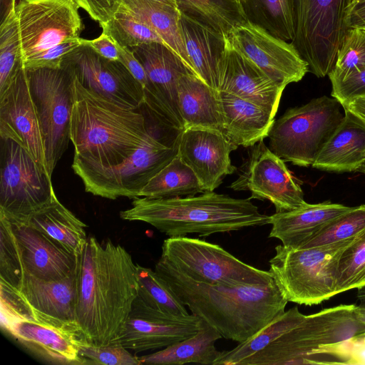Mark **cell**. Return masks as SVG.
I'll return each instance as SVG.
<instances>
[{"label":"cell","mask_w":365,"mask_h":365,"mask_svg":"<svg viewBox=\"0 0 365 365\" xmlns=\"http://www.w3.org/2000/svg\"><path fill=\"white\" fill-rule=\"evenodd\" d=\"M80 356L84 364L139 365L138 356H133L121 344L111 341L103 346H95L83 340Z\"/></svg>","instance_id":"ee69618b"},{"label":"cell","mask_w":365,"mask_h":365,"mask_svg":"<svg viewBox=\"0 0 365 365\" xmlns=\"http://www.w3.org/2000/svg\"><path fill=\"white\" fill-rule=\"evenodd\" d=\"M16 0H0L1 22L15 8Z\"/></svg>","instance_id":"db71d44e"},{"label":"cell","mask_w":365,"mask_h":365,"mask_svg":"<svg viewBox=\"0 0 365 365\" xmlns=\"http://www.w3.org/2000/svg\"><path fill=\"white\" fill-rule=\"evenodd\" d=\"M180 13L228 37L247 21L240 3L234 0H175Z\"/></svg>","instance_id":"d6a6232c"},{"label":"cell","mask_w":365,"mask_h":365,"mask_svg":"<svg viewBox=\"0 0 365 365\" xmlns=\"http://www.w3.org/2000/svg\"><path fill=\"white\" fill-rule=\"evenodd\" d=\"M160 257L197 282L237 286L275 281L269 271L246 264L220 246L198 238L175 236L165 240Z\"/></svg>","instance_id":"9c48e42d"},{"label":"cell","mask_w":365,"mask_h":365,"mask_svg":"<svg viewBox=\"0 0 365 365\" xmlns=\"http://www.w3.org/2000/svg\"><path fill=\"white\" fill-rule=\"evenodd\" d=\"M178 143H164L151 133L122 163L108 168L80 169L74 172L82 180L87 192L110 200L120 197L133 199L176 156Z\"/></svg>","instance_id":"7c38bea8"},{"label":"cell","mask_w":365,"mask_h":365,"mask_svg":"<svg viewBox=\"0 0 365 365\" xmlns=\"http://www.w3.org/2000/svg\"><path fill=\"white\" fill-rule=\"evenodd\" d=\"M284 88L233 48L227 39L220 63L219 91L250 101L275 117Z\"/></svg>","instance_id":"44dd1931"},{"label":"cell","mask_w":365,"mask_h":365,"mask_svg":"<svg viewBox=\"0 0 365 365\" xmlns=\"http://www.w3.org/2000/svg\"><path fill=\"white\" fill-rule=\"evenodd\" d=\"M0 137L18 143L46 168L41 123L24 67L0 96Z\"/></svg>","instance_id":"d6986e66"},{"label":"cell","mask_w":365,"mask_h":365,"mask_svg":"<svg viewBox=\"0 0 365 365\" xmlns=\"http://www.w3.org/2000/svg\"><path fill=\"white\" fill-rule=\"evenodd\" d=\"M130 50L143 66L148 81L143 106L159 123L181 132L184 124L178 108V83L181 76L192 73L161 43H143Z\"/></svg>","instance_id":"5bb4252c"},{"label":"cell","mask_w":365,"mask_h":365,"mask_svg":"<svg viewBox=\"0 0 365 365\" xmlns=\"http://www.w3.org/2000/svg\"><path fill=\"white\" fill-rule=\"evenodd\" d=\"M222 133L235 145L252 147L268 137L274 116L257 105L219 91Z\"/></svg>","instance_id":"83f0119b"},{"label":"cell","mask_w":365,"mask_h":365,"mask_svg":"<svg viewBox=\"0 0 365 365\" xmlns=\"http://www.w3.org/2000/svg\"><path fill=\"white\" fill-rule=\"evenodd\" d=\"M0 214L26 222L56 195L51 176L21 146L1 138Z\"/></svg>","instance_id":"30bf717a"},{"label":"cell","mask_w":365,"mask_h":365,"mask_svg":"<svg viewBox=\"0 0 365 365\" xmlns=\"http://www.w3.org/2000/svg\"><path fill=\"white\" fill-rule=\"evenodd\" d=\"M99 25L110 20L120 4L118 0H72Z\"/></svg>","instance_id":"7dc6e473"},{"label":"cell","mask_w":365,"mask_h":365,"mask_svg":"<svg viewBox=\"0 0 365 365\" xmlns=\"http://www.w3.org/2000/svg\"><path fill=\"white\" fill-rule=\"evenodd\" d=\"M81 44L91 47L102 57L110 61H119L118 48L113 39L106 34L102 32L99 37L93 40L81 38Z\"/></svg>","instance_id":"681fc988"},{"label":"cell","mask_w":365,"mask_h":365,"mask_svg":"<svg viewBox=\"0 0 365 365\" xmlns=\"http://www.w3.org/2000/svg\"><path fill=\"white\" fill-rule=\"evenodd\" d=\"M227 39L233 48L282 87L301 81L309 72L307 63L292 43L249 21L235 28Z\"/></svg>","instance_id":"e0dca14e"},{"label":"cell","mask_w":365,"mask_h":365,"mask_svg":"<svg viewBox=\"0 0 365 365\" xmlns=\"http://www.w3.org/2000/svg\"><path fill=\"white\" fill-rule=\"evenodd\" d=\"M113 42L118 51L119 61L126 67L133 76L142 85L145 91L148 86V81L143 66L130 48L122 47L115 41H113Z\"/></svg>","instance_id":"c3c4849f"},{"label":"cell","mask_w":365,"mask_h":365,"mask_svg":"<svg viewBox=\"0 0 365 365\" xmlns=\"http://www.w3.org/2000/svg\"></svg>","instance_id":"6125c7cd"},{"label":"cell","mask_w":365,"mask_h":365,"mask_svg":"<svg viewBox=\"0 0 365 365\" xmlns=\"http://www.w3.org/2000/svg\"><path fill=\"white\" fill-rule=\"evenodd\" d=\"M204 192L195 173L176 155L145 185L138 197L172 198L195 195Z\"/></svg>","instance_id":"836d02e7"},{"label":"cell","mask_w":365,"mask_h":365,"mask_svg":"<svg viewBox=\"0 0 365 365\" xmlns=\"http://www.w3.org/2000/svg\"><path fill=\"white\" fill-rule=\"evenodd\" d=\"M138 294L133 306L149 309L168 315H189L170 287L155 270L136 264Z\"/></svg>","instance_id":"d590c367"},{"label":"cell","mask_w":365,"mask_h":365,"mask_svg":"<svg viewBox=\"0 0 365 365\" xmlns=\"http://www.w3.org/2000/svg\"><path fill=\"white\" fill-rule=\"evenodd\" d=\"M118 1L120 2V3L122 2V1H123V0H118Z\"/></svg>","instance_id":"680465c9"},{"label":"cell","mask_w":365,"mask_h":365,"mask_svg":"<svg viewBox=\"0 0 365 365\" xmlns=\"http://www.w3.org/2000/svg\"><path fill=\"white\" fill-rule=\"evenodd\" d=\"M357 297L361 302L360 306L365 307V287L358 289Z\"/></svg>","instance_id":"11a10c76"},{"label":"cell","mask_w":365,"mask_h":365,"mask_svg":"<svg viewBox=\"0 0 365 365\" xmlns=\"http://www.w3.org/2000/svg\"><path fill=\"white\" fill-rule=\"evenodd\" d=\"M23 222L76 256L82 253L88 240L86 225L61 203L57 197Z\"/></svg>","instance_id":"f546056e"},{"label":"cell","mask_w":365,"mask_h":365,"mask_svg":"<svg viewBox=\"0 0 365 365\" xmlns=\"http://www.w3.org/2000/svg\"><path fill=\"white\" fill-rule=\"evenodd\" d=\"M342 106L327 96L289 108L274 120L269 133V148L284 162L312 165L324 145L344 119Z\"/></svg>","instance_id":"52a82bcc"},{"label":"cell","mask_w":365,"mask_h":365,"mask_svg":"<svg viewBox=\"0 0 365 365\" xmlns=\"http://www.w3.org/2000/svg\"><path fill=\"white\" fill-rule=\"evenodd\" d=\"M22 68L20 40L14 9L0 26V96L9 90Z\"/></svg>","instance_id":"f35d334b"},{"label":"cell","mask_w":365,"mask_h":365,"mask_svg":"<svg viewBox=\"0 0 365 365\" xmlns=\"http://www.w3.org/2000/svg\"><path fill=\"white\" fill-rule=\"evenodd\" d=\"M234 1H239V2H240V0H234Z\"/></svg>","instance_id":"91938a15"},{"label":"cell","mask_w":365,"mask_h":365,"mask_svg":"<svg viewBox=\"0 0 365 365\" xmlns=\"http://www.w3.org/2000/svg\"><path fill=\"white\" fill-rule=\"evenodd\" d=\"M155 271L192 314L222 337L242 343L284 312L288 300L274 281L224 286L193 280L160 257Z\"/></svg>","instance_id":"7a4b0ae2"},{"label":"cell","mask_w":365,"mask_h":365,"mask_svg":"<svg viewBox=\"0 0 365 365\" xmlns=\"http://www.w3.org/2000/svg\"><path fill=\"white\" fill-rule=\"evenodd\" d=\"M364 2H365V0H354L351 5H354L356 4H361V3H364Z\"/></svg>","instance_id":"6f0895ef"},{"label":"cell","mask_w":365,"mask_h":365,"mask_svg":"<svg viewBox=\"0 0 365 365\" xmlns=\"http://www.w3.org/2000/svg\"><path fill=\"white\" fill-rule=\"evenodd\" d=\"M353 240L307 248L277 245L269 271L288 302L319 304L336 295L339 261Z\"/></svg>","instance_id":"8992f818"},{"label":"cell","mask_w":365,"mask_h":365,"mask_svg":"<svg viewBox=\"0 0 365 365\" xmlns=\"http://www.w3.org/2000/svg\"><path fill=\"white\" fill-rule=\"evenodd\" d=\"M297 307L284 311L252 337L234 349L221 351L214 365H240L249 356L266 347L279 336L299 324L304 318Z\"/></svg>","instance_id":"8d00e7d4"},{"label":"cell","mask_w":365,"mask_h":365,"mask_svg":"<svg viewBox=\"0 0 365 365\" xmlns=\"http://www.w3.org/2000/svg\"><path fill=\"white\" fill-rule=\"evenodd\" d=\"M346 24L348 29H365V2L351 5L347 9Z\"/></svg>","instance_id":"f907efd6"},{"label":"cell","mask_w":365,"mask_h":365,"mask_svg":"<svg viewBox=\"0 0 365 365\" xmlns=\"http://www.w3.org/2000/svg\"><path fill=\"white\" fill-rule=\"evenodd\" d=\"M6 331L46 361L58 364H84L80 344L85 340L78 325H57L26 319Z\"/></svg>","instance_id":"7402d4cb"},{"label":"cell","mask_w":365,"mask_h":365,"mask_svg":"<svg viewBox=\"0 0 365 365\" xmlns=\"http://www.w3.org/2000/svg\"><path fill=\"white\" fill-rule=\"evenodd\" d=\"M120 4L150 26L192 73L180 29V12L178 8L153 0H123Z\"/></svg>","instance_id":"1f68e13d"},{"label":"cell","mask_w":365,"mask_h":365,"mask_svg":"<svg viewBox=\"0 0 365 365\" xmlns=\"http://www.w3.org/2000/svg\"><path fill=\"white\" fill-rule=\"evenodd\" d=\"M179 24L192 73L219 91L220 68L227 37L182 13Z\"/></svg>","instance_id":"484cf974"},{"label":"cell","mask_w":365,"mask_h":365,"mask_svg":"<svg viewBox=\"0 0 365 365\" xmlns=\"http://www.w3.org/2000/svg\"><path fill=\"white\" fill-rule=\"evenodd\" d=\"M352 207L326 201L275 212L269 216L268 224L272 225L269 237L279 240L284 247L298 248L324 226Z\"/></svg>","instance_id":"d4e9b609"},{"label":"cell","mask_w":365,"mask_h":365,"mask_svg":"<svg viewBox=\"0 0 365 365\" xmlns=\"http://www.w3.org/2000/svg\"><path fill=\"white\" fill-rule=\"evenodd\" d=\"M71 76L72 169L108 168L122 163L151 135L144 115L85 88Z\"/></svg>","instance_id":"3957f363"},{"label":"cell","mask_w":365,"mask_h":365,"mask_svg":"<svg viewBox=\"0 0 365 365\" xmlns=\"http://www.w3.org/2000/svg\"><path fill=\"white\" fill-rule=\"evenodd\" d=\"M365 163V123L349 110L312 165L321 170L356 172Z\"/></svg>","instance_id":"4316f807"},{"label":"cell","mask_w":365,"mask_h":365,"mask_svg":"<svg viewBox=\"0 0 365 365\" xmlns=\"http://www.w3.org/2000/svg\"><path fill=\"white\" fill-rule=\"evenodd\" d=\"M10 222L21 247L26 273L44 280H60L76 274L78 256L26 223Z\"/></svg>","instance_id":"cb8c5ba5"},{"label":"cell","mask_w":365,"mask_h":365,"mask_svg":"<svg viewBox=\"0 0 365 365\" xmlns=\"http://www.w3.org/2000/svg\"><path fill=\"white\" fill-rule=\"evenodd\" d=\"M349 364H365V334L354 339Z\"/></svg>","instance_id":"816d5d0a"},{"label":"cell","mask_w":365,"mask_h":365,"mask_svg":"<svg viewBox=\"0 0 365 365\" xmlns=\"http://www.w3.org/2000/svg\"><path fill=\"white\" fill-rule=\"evenodd\" d=\"M18 292L33 319L58 325L77 324L76 274L60 280H44L25 272Z\"/></svg>","instance_id":"603a6c76"},{"label":"cell","mask_w":365,"mask_h":365,"mask_svg":"<svg viewBox=\"0 0 365 365\" xmlns=\"http://www.w3.org/2000/svg\"><path fill=\"white\" fill-rule=\"evenodd\" d=\"M331 96L343 108L353 100L365 96V68L332 86Z\"/></svg>","instance_id":"bcb514c9"},{"label":"cell","mask_w":365,"mask_h":365,"mask_svg":"<svg viewBox=\"0 0 365 365\" xmlns=\"http://www.w3.org/2000/svg\"><path fill=\"white\" fill-rule=\"evenodd\" d=\"M121 211L125 220L148 223L170 237L197 233L208 236L268 224L249 198L237 199L214 191L172 198L136 197Z\"/></svg>","instance_id":"277c9868"},{"label":"cell","mask_w":365,"mask_h":365,"mask_svg":"<svg viewBox=\"0 0 365 365\" xmlns=\"http://www.w3.org/2000/svg\"><path fill=\"white\" fill-rule=\"evenodd\" d=\"M201 327L202 319L192 314L175 317L132 305L128 318L112 341L138 353L179 342L197 334Z\"/></svg>","instance_id":"ac0fdd59"},{"label":"cell","mask_w":365,"mask_h":365,"mask_svg":"<svg viewBox=\"0 0 365 365\" xmlns=\"http://www.w3.org/2000/svg\"><path fill=\"white\" fill-rule=\"evenodd\" d=\"M365 230V205L353 207L336 217L298 248H307L351 240Z\"/></svg>","instance_id":"b9f144b4"},{"label":"cell","mask_w":365,"mask_h":365,"mask_svg":"<svg viewBox=\"0 0 365 365\" xmlns=\"http://www.w3.org/2000/svg\"><path fill=\"white\" fill-rule=\"evenodd\" d=\"M365 68V29H349L339 47L328 76L331 86Z\"/></svg>","instance_id":"60d3db41"},{"label":"cell","mask_w":365,"mask_h":365,"mask_svg":"<svg viewBox=\"0 0 365 365\" xmlns=\"http://www.w3.org/2000/svg\"><path fill=\"white\" fill-rule=\"evenodd\" d=\"M250 23L284 41L294 36V0H240Z\"/></svg>","instance_id":"e575fe53"},{"label":"cell","mask_w":365,"mask_h":365,"mask_svg":"<svg viewBox=\"0 0 365 365\" xmlns=\"http://www.w3.org/2000/svg\"><path fill=\"white\" fill-rule=\"evenodd\" d=\"M218 92L192 73L180 77L178 83V102L184 129L205 128L222 132Z\"/></svg>","instance_id":"f1b7e54d"},{"label":"cell","mask_w":365,"mask_h":365,"mask_svg":"<svg viewBox=\"0 0 365 365\" xmlns=\"http://www.w3.org/2000/svg\"><path fill=\"white\" fill-rule=\"evenodd\" d=\"M137 294L136 264L128 251L88 237L76 271V320L85 341L95 346L112 341Z\"/></svg>","instance_id":"6da1fadb"},{"label":"cell","mask_w":365,"mask_h":365,"mask_svg":"<svg viewBox=\"0 0 365 365\" xmlns=\"http://www.w3.org/2000/svg\"><path fill=\"white\" fill-rule=\"evenodd\" d=\"M0 284L19 290L25 277L21 247L10 220L0 214Z\"/></svg>","instance_id":"ab89813d"},{"label":"cell","mask_w":365,"mask_h":365,"mask_svg":"<svg viewBox=\"0 0 365 365\" xmlns=\"http://www.w3.org/2000/svg\"><path fill=\"white\" fill-rule=\"evenodd\" d=\"M354 1V0H352V1ZM351 3H352V2H351Z\"/></svg>","instance_id":"94428289"},{"label":"cell","mask_w":365,"mask_h":365,"mask_svg":"<svg viewBox=\"0 0 365 365\" xmlns=\"http://www.w3.org/2000/svg\"><path fill=\"white\" fill-rule=\"evenodd\" d=\"M365 287V230L343 251L338 266L336 294Z\"/></svg>","instance_id":"7bdbcfd3"},{"label":"cell","mask_w":365,"mask_h":365,"mask_svg":"<svg viewBox=\"0 0 365 365\" xmlns=\"http://www.w3.org/2000/svg\"><path fill=\"white\" fill-rule=\"evenodd\" d=\"M26 71L43 137L46 169L52 177L71 141L72 77L62 68Z\"/></svg>","instance_id":"8fae6325"},{"label":"cell","mask_w":365,"mask_h":365,"mask_svg":"<svg viewBox=\"0 0 365 365\" xmlns=\"http://www.w3.org/2000/svg\"><path fill=\"white\" fill-rule=\"evenodd\" d=\"M356 172H360L365 174V163L358 169Z\"/></svg>","instance_id":"9f6ffc18"},{"label":"cell","mask_w":365,"mask_h":365,"mask_svg":"<svg viewBox=\"0 0 365 365\" xmlns=\"http://www.w3.org/2000/svg\"><path fill=\"white\" fill-rule=\"evenodd\" d=\"M230 187L236 191H250V200H268L276 212L291 211L307 203L284 161L263 140L252 146L245 168Z\"/></svg>","instance_id":"2e32d148"},{"label":"cell","mask_w":365,"mask_h":365,"mask_svg":"<svg viewBox=\"0 0 365 365\" xmlns=\"http://www.w3.org/2000/svg\"><path fill=\"white\" fill-rule=\"evenodd\" d=\"M177 155L195 173L205 191H214L232 174L230 153L238 146L220 130L189 128L180 133Z\"/></svg>","instance_id":"ffe728a7"},{"label":"cell","mask_w":365,"mask_h":365,"mask_svg":"<svg viewBox=\"0 0 365 365\" xmlns=\"http://www.w3.org/2000/svg\"><path fill=\"white\" fill-rule=\"evenodd\" d=\"M344 110H349L365 123V96L359 97L349 102Z\"/></svg>","instance_id":"f5cc1de1"},{"label":"cell","mask_w":365,"mask_h":365,"mask_svg":"<svg viewBox=\"0 0 365 365\" xmlns=\"http://www.w3.org/2000/svg\"><path fill=\"white\" fill-rule=\"evenodd\" d=\"M81 37L66 41L34 55L23 62L26 70L61 68L64 57L81 45Z\"/></svg>","instance_id":"f6af8a7d"},{"label":"cell","mask_w":365,"mask_h":365,"mask_svg":"<svg viewBox=\"0 0 365 365\" xmlns=\"http://www.w3.org/2000/svg\"><path fill=\"white\" fill-rule=\"evenodd\" d=\"M222 337L214 327L202 319V327L195 335L155 353L138 356V359L140 364L197 363L214 365L221 354L217 350L215 342Z\"/></svg>","instance_id":"4dcf8cb0"},{"label":"cell","mask_w":365,"mask_h":365,"mask_svg":"<svg viewBox=\"0 0 365 365\" xmlns=\"http://www.w3.org/2000/svg\"><path fill=\"white\" fill-rule=\"evenodd\" d=\"M78 9L72 0H20L14 10L22 62L80 38L83 24Z\"/></svg>","instance_id":"4fadbf2b"},{"label":"cell","mask_w":365,"mask_h":365,"mask_svg":"<svg viewBox=\"0 0 365 365\" xmlns=\"http://www.w3.org/2000/svg\"><path fill=\"white\" fill-rule=\"evenodd\" d=\"M364 334L365 307L341 304L305 315L240 365L349 364L354 339Z\"/></svg>","instance_id":"5b68a950"},{"label":"cell","mask_w":365,"mask_h":365,"mask_svg":"<svg viewBox=\"0 0 365 365\" xmlns=\"http://www.w3.org/2000/svg\"><path fill=\"white\" fill-rule=\"evenodd\" d=\"M100 26L103 33L122 47L130 48L154 42L166 46L163 39L150 26L130 13L121 4L113 18Z\"/></svg>","instance_id":"74e56055"},{"label":"cell","mask_w":365,"mask_h":365,"mask_svg":"<svg viewBox=\"0 0 365 365\" xmlns=\"http://www.w3.org/2000/svg\"><path fill=\"white\" fill-rule=\"evenodd\" d=\"M61 68L75 76L85 88L128 109L144 106L142 85L118 61L105 58L81 44L68 53Z\"/></svg>","instance_id":"9a60e30c"},{"label":"cell","mask_w":365,"mask_h":365,"mask_svg":"<svg viewBox=\"0 0 365 365\" xmlns=\"http://www.w3.org/2000/svg\"><path fill=\"white\" fill-rule=\"evenodd\" d=\"M352 0H294V36L292 43L318 78L332 70L349 30L347 9Z\"/></svg>","instance_id":"ba28073f"}]
</instances>
